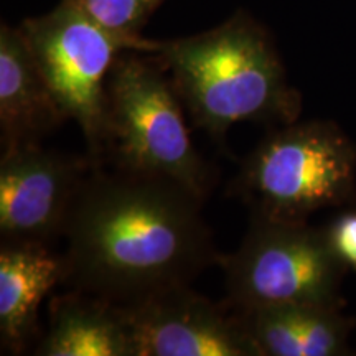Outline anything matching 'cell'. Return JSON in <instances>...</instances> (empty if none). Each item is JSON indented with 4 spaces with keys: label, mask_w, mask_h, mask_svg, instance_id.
I'll return each instance as SVG.
<instances>
[{
    "label": "cell",
    "mask_w": 356,
    "mask_h": 356,
    "mask_svg": "<svg viewBox=\"0 0 356 356\" xmlns=\"http://www.w3.org/2000/svg\"><path fill=\"white\" fill-rule=\"evenodd\" d=\"M202 204L167 178L95 165L66 222L65 284L118 305L190 286L220 256Z\"/></svg>",
    "instance_id": "cell-1"
},
{
    "label": "cell",
    "mask_w": 356,
    "mask_h": 356,
    "mask_svg": "<svg viewBox=\"0 0 356 356\" xmlns=\"http://www.w3.org/2000/svg\"><path fill=\"white\" fill-rule=\"evenodd\" d=\"M200 127L221 140L239 122L299 121L302 96L289 83L269 33L239 12L208 32L160 42L152 53Z\"/></svg>",
    "instance_id": "cell-2"
},
{
    "label": "cell",
    "mask_w": 356,
    "mask_h": 356,
    "mask_svg": "<svg viewBox=\"0 0 356 356\" xmlns=\"http://www.w3.org/2000/svg\"><path fill=\"white\" fill-rule=\"evenodd\" d=\"M104 157L121 170L167 178L203 200L210 167L195 149L170 76L152 53L124 51L106 81Z\"/></svg>",
    "instance_id": "cell-3"
},
{
    "label": "cell",
    "mask_w": 356,
    "mask_h": 356,
    "mask_svg": "<svg viewBox=\"0 0 356 356\" xmlns=\"http://www.w3.org/2000/svg\"><path fill=\"white\" fill-rule=\"evenodd\" d=\"M234 191L252 215L307 221L356 195V144L330 121L275 127L244 160Z\"/></svg>",
    "instance_id": "cell-4"
},
{
    "label": "cell",
    "mask_w": 356,
    "mask_h": 356,
    "mask_svg": "<svg viewBox=\"0 0 356 356\" xmlns=\"http://www.w3.org/2000/svg\"><path fill=\"white\" fill-rule=\"evenodd\" d=\"M231 310L262 305L343 307L346 274L327 231L307 221L252 215L241 246L220 254Z\"/></svg>",
    "instance_id": "cell-5"
},
{
    "label": "cell",
    "mask_w": 356,
    "mask_h": 356,
    "mask_svg": "<svg viewBox=\"0 0 356 356\" xmlns=\"http://www.w3.org/2000/svg\"><path fill=\"white\" fill-rule=\"evenodd\" d=\"M44 81L68 119L81 129L88 157L104 160L106 81L124 51L155 53L160 42L122 37L70 0L20 25Z\"/></svg>",
    "instance_id": "cell-6"
},
{
    "label": "cell",
    "mask_w": 356,
    "mask_h": 356,
    "mask_svg": "<svg viewBox=\"0 0 356 356\" xmlns=\"http://www.w3.org/2000/svg\"><path fill=\"white\" fill-rule=\"evenodd\" d=\"M95 163L40 144L3 150L0 234L3 243L48 244L65 234L71 208Z\"/></svg>",
    "instance_id": "cell-7"
},
{
    "label": "cell",
    "mask_w": 356,
    "mask_h": 356,
    "mask_svg": "<svg viewBox=\"0 0 356 356\" xmlns=\"http://www.w3.org/2000/svg\"><path fill=\"white\" fill-rule=\"evenodd\" d=\"M134 356H261L229 307L190 286L165 289L121 305Z\"/></svg>",
    "instance_id": "cell-8"
},
{
    "label": "cell",
    "mask_w": 356,
    "mask_h": 356,
    "mask_svg": "<svg viewBox=\"0 0 356 356\" xmlns=\"http://www.w3.org/2000/svg\"><path fill=\"white\" fill-rule=\"evenodd\" d=\"M22 29H0V131L3 150L40 144L66 121Z\"/></svg>",
    "instance_id": "cell-9"
},
{
    "label": "cell",
    "mask_w": 356,
    "mask_h": 356,
    "mask_svg": "<svg viewBox=\"0 0 356 356\" xmlns=\"http://www.w3.org/2000/svg\"><path fill=\"white\" fill-rule=\"evenodd\" d=\"M261 356H343L356 318L338 307L262 305L233 310Z\"/></svg>",
    "instance_id": "cell-10"
},
{
    "label": "cell",
    "mask_w": 356,
    "mask_h": 356,
    "mask_svg": "<svg viewBox=\"0 0 356 356\" xmlns=\"http://www.w3.org/2000/svg\"><path fill=\"white\" fill-rule=\"evenodd\" d=\"M65 257L48 244L3 243L0 248L2 348L22 353L37 333L38 309L48 292L65 282Z\"/></svg>",
    "instance_id": "cell-11"
},
{
    "label": "cell",
    "mask_w": 356,
    "mask_h": 356,
    "mask_svg": "<svg viewBox=\"0 0 356 356\" xmlns=\"http://www.w3.org/2000/svg\"><path fill=\"white\" fill-rule=\"evenodd\" d=\"M35 355L134 356L121 305L73 291L50 302L48 330Z\"/></svg>",
    "instance_id": "cell-12"
},
{
    "label": "cell",
    "mask_w": 356,
    "mask_h": 356,
    "mask_svg": "<svg viewBox=\"0 0 356 356\" xmlns=\"http://www.w3.org/2000/svg\"><path fill=\"white\" fill-rule=\"evenodd\" d=\"M102 26L122 37L139 38L142 26L163 0H70Z\"/></svg>",
    "instance_id": "cell-13"
},
{
    "label": "cell",
    "mask_w": 356,
    "mask_h": 356,
    "mask_svg": "<svg viewBox=\"0 0 356 356\" xmlns=\"http://www.w3.org/2000/svg\"><path fill=\"white\" fill-rule=\"evenodd\" d=\"M328 241L338 259L356 273V211H345L325 228Z\"/></svg>",
    "instance_id": "cell-14"
}]
</instances>
